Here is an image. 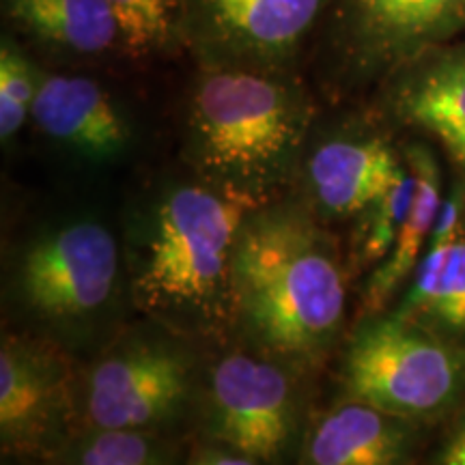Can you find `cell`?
<instances>
[{
	"label": "cell",
	"mask_w": 465,
	"mask_h": 465,
	"mask_svg": "<svg viewBox=\"0 0 465 465\" xmlns=\"http://www.w3.org/2000/svg\"><path fill=\"white\" fill-rule=\"evenodd\" d=\"M7 289L35 332L74 349L100 332L127 291L124 248L97 218L63 220L17 250Z\"/></svg>",
	"instance_id": "4"
},
{
	"label": "cell",
	"mask_w": 465,
	"mask_h": 465,
	"mask_svg": "<svg viewBox=\"0 0 465 465\" xmlns=\"http://www.w3.org/2000/svg\"><path fill=\"white\" fill-rule=\"evenodd\" d=\"M3 11L15 31L58 54H125L124 31L106 0H3Z\"/></svg>",
	"instance_id": "16"
},
{
	"label": "cell",
	"mask_w": 465,
	"mask_h": 465,
	"mask_svg": "<svg viewBox=\"0 0 465 465\" xmlns=\"http://www.w3.org/2000/svg\"><path fill=\"white\" fill-rule=\"evenodd\" d=\"M341 394L407 420H431L465 394V347L397 312L362 315L345 342Z\"/></svg>",
	"instance_id": "6"
},
{
	"label": "cell",
	"mask_w": 465,
	"mask_h": 465,
	"mask_svg": "<svg viewBox=\"0 0 465 465\" xmlns=\"http://www.w3.org/2000/svg\"><path fill=\"white\" fill-rule=\"evenodd\" d=\"M263 203L185 168L144 192L127 216L125 278L149 322L218 347L232 336V254L242 224Z\"/></svg>",
	"instance_id": "1"
},
{
	"label": "cell",
	"mask_w": 465,
	"mask_h": 465,
	"mask_svg": "<svg viewBox=\"0 0 465 465\" xmlns=\"http://www.w3.org/2000/svg\"><path fill=\"white\" fill-rule=\"evenodd\" d=\"M414 190L416 177L407 164V171L401 174L399 182H394L380 199L353 218L356 229L351 237V263L358 270H366L369 265L377 267L388 257L410 213Z\"/></svg>",
	"instance_id": "19"
},
{
	"label": "cell",
	"mask_w": 465,
	"mask_h": 465,
	"mask_svg": "<svg viewBox=\"0 0 465 465\" xmlns=\"http://www.w3.org/2000/svg\"><path fill=\"white\" fill-rule=\"evenodd\" d=\"M407 284L394 312L465 347V183L444 196L431 240Z\"/></svg>",
	"instance_id": "14"
},
{
	"label": "cell",
	"mask_w": 465,
	"mask_h": 465,
	"mask_svg": "<svg viewBox=\"0 0 465 465\" xmlns=\"http://www.w3.org/2000/svg\"><path fill=\"white\" fill-rule=\"evenodd\" d=\"M403 155L416 177L414 201L392 250L366 278L360 317L386 311L388 302L397 295V291L410 282L416 265L420 263L424 248L431 240L433 226L438 223L441 203H444L441 171L431 151L424 144H407Z\"/></svg>",
	"instance_id": "17"
},
{
	"label": "cell",
	"mask_w": 465,
	"mask_h": 465,
	"mask_svg": "<svg viewBox=\"0 0 465 465\" xmlns=\"http://www.w3.org/2000/svg\"><path fill=\"white\" fill-rule=\"evenodd\" d=\"M185 457L171 433L149 429H75L50 457L72 465H164Z\"/></svg>",
	"instance_id": "18"
},
{
	"label": "cell",
	"mask_w": 465,
	"mask_h": 465,
	"mask_svg": "<svg viewBox=\"0 0 465 465\" xmlns=\"http://www.w3.org/2000/svg\"><path fill=\"white\" fill-rule=\"evenodd\" d=\"M31 121L48 141L91 164L124 160L136 144V125L95 78L39 69Z\"/></svg>",
	"instance_id": "12"
},
{
	"label": "cell",
	"mask_w": 465,
	"mask_h": 465,
	"mask_svg": "<svg viewBox=\"0 0 465 465\" xmlns=\"http://www.w3.org/2000/svg\"><path fill=\"white\" fill-rule=\"evenodd\" d=\"M124 31L125 54L144 58L179 42V0H106Z\"/></svg>",
	"instance_id": "20"
},
{
	"label": "cell",
	"mask_w": 465,
	"mask_h": 465,
	"mask_svg": "<svg viewBox=\"0 0 465 465\" xmlns=\"http://www.w3.org/2000/svg\"><path fill=\"white\" fill-rule=\"evenodd\" d=\"M328 0H179V42L199 67L295 69Z\"/></svg>",
	"instance_id": "9"
},
{
	"label": "cell",
	"mask_w": 465,
	"mask_h": 465,
	"mask_svg": "<svg viewBox=\"0 0 465 465\" xmlns=\"http://www.w3.org/2000/svg\"><path fill=\"white\" fill-rule=\"evenodd\" d=\"M37 80L39 67L14 37L5 35L0 44V141L5 147L31 121Z\"/></svg>",
	"instance_id": "21"
},
{
	"label": "cell",
	"mask_w": 465,
	"mask_h": 465,
	"mask_svg": "<svg viewBox=\"0 0 465 465\" xmlns=\"http://www.w3.org/2000/svg\"><path fill=\"white\" fill-rule=\"evenodd\" d=\"M330 80L381 83L422 52L465 31V0H328Z\"/></svg>",
	"instance_id": "8"
},
{
	"label": "cell",
	"mask_w": 465,
	"mask_h": 465,
	"mask_svg": "<svg viewBox=\"0 0 465 465\" xmlns=\"http://www.w3.org/2000/svg\"><path fill=\"white\" fill-rule=\"evenodd\" d=\"M203 371V438L223 441L259 463L284 461L302 438V377L287 360L229 341Z\"/></svg>",
	"instance_id": "7"
},
{
	"label": "cell",
	"mask_w": 465,
	"mask_h": 465,
	"mask_svg": "<svg viewBox=\"0 0 465 465\" xmlns=\"http://www.w3.org/2000/svg\"><path fill=\"white\" fill-rule=\"evenodd\" d=\"M185 463L199 465H257L252 457L243 455L242 450L226 446L223 441L201 438L192 449L185 452Z\"/></svg>",
	"instance_id": "22"
},
{
	"label": "cell",
	"mask_w": 465,
	"mask_h": 465,
	"mask_svg": "<svg viewBox=\"0 0 465 465\" xmlns=\"http://www.w3.org/2000/svg\"><path fill=\"white\" fill-rule=\"evenodd\" d=\"M295 69L199 67L183 106L185 168L261 203L282 196L319 119Z\"/></svg>",
	"instance_id": "3"
},
{
	"label": "cell",
	"mask_w": 465,
	"mask_h": 465,
	"mask_svg": "<svg viewBox=\"0 0 465 465\" xmlns=\"http://www.w3.org/2000/svg\"><path fill=\"white\" fill-rule=\"evenodd\" d=\"M416 422L391 411L341 397L306 427L298 449L304 465H397L411 461Z\"/></svg>",
	"instance_id": "15"
},
{
	"label": "cell",
	"mask_w": 465,
	"mask_h": 465,
	"mask_svg": "<svg viewBox=\"0 0 465 465\" xmlns=\"http://www.w3.org/2000/svg\"><path fill=\"white\" fill-rule=\"evenodd\" d=\"M347 325V270L328 224L293 196L243 220L232 254V341L315 371Z\"/></svg>",
	"instance_id": "2"
},
{
	"label": "cell",
	"mask_w": 465,
	"mask_h": 465,
	"mask_svg": "<svg viewBox=\"0 0 465 465\" xmlns=\"http://www.w3.org/2000/svg\"><path fill=\"white\" fill-rule=\"evenodd\" d=\"M201 342L149 322L108 341L78 383L75 429L171 433L199 407Z\"/></svg>",
	"instance_id": "5"
},
{
	"label": "cell",
	"mask_w": 465,
	"mask_h": 465,
	"mask_svg": "<svg viewBox=\"0 0 465 465\" xmlns=\"http://www.w3.org/2000/svg\"><path fill=\"white\" fill-rule=\"evenodd\" d=\"M433 461L441 465H465V410L459 414L457 422L452 424L444 446L438 450Z\"/></svg>",
	"instance_id": "23"
},
{
	"label": "cell",
	"mask_w": 465,
	"mask_h": 465,
	"mask_svg": "<svg viewBox=\"0 0 465 465\" xmlns=\"http://www.w3.org/2000/svg\"><path fill=\"white\" fill-rule=\"evenodd\" d=\"M78 373L67 349L37 332L0 341V446L3 457L50 461L78 427Z\"/></svg>",
	"instance_id": "10"
},
{
	"label": "cell",
	"mask_w": 465,
	"mask_h": 465,
	"mask_svg": "<svg viewBox=\"0 0 465 465\" xmlns=\"http://www.w3.org/2000/svg\"><path fill=\"white\" fill-rule=\"evenodd\" d=\"M381 106L433 136L465 173V44H441L381 80Z\"/></svg>",
	"instance_id": "13"
},
{
	"label": "cell",
	"mask_w": 465,
	"mask_h": 465,
	"mask_svg": "<svg viewBox=\"0 0 465 465\" xmlns=\"http://www.w3.org/2000/svg\"><path fill=\"white\" fill-rule=\"evenodd\" d=\"M405 171L407 162L383 134L358 121H332L319 127L317 119L291 190L293 199L330 226L356 218Z\"/></svg>",
	"instance_id": "11"
}]
</instances>
